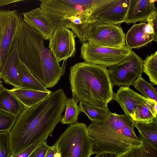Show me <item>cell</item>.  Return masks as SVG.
<instances>
[{"label": "cell", "mask_w": 157, "mask_h": 157, "mask_svg": "<svg viewBox=\"0 0 157 157\" xmlns=\"http://www.w3.org/2000/svg\"><path fill=\"white\" fill-rule=\"evenodd\" d=\"M51 146L48 145L46 141H43L28 157H44Z\"/></svg>", "instance_id": "f1b7e54d"}, {"label": "cell", "mask_w": 157, "mask_h": 157, "mask_svg": "<svg viewBox=\"0 0 157 157\" xmlns=\"http://www.w3.org/2000/svg\"><path fill=\"white\" fill-rule=\"evenodd\" d=\"M74 33L69 28H56L49 39V49L59 63H64L69 57H74L76 52L75 38Z\"/></svg>", "instance_id": "8fae6325"}, {"label": "cell", "mask_w": 157, "mask_h": 157, "mask_svg": "<svg viewBox=\"0 0 157 157\" xmlns=\"http://www.w3.org/2000/svg\"><path fill=\"white\" fill-rule=\"evenodd\" d=\"M157 0H129L124 22L129 25L137 21L147 22L157 14Z\"/></svg>", "instance_id": "4fadbf2b"}, {"label": "cell", "mask_w": 157, "mask_h": 157, "mask_svg": "<svg viewBox=\"0 0 157 157\" xmlns=\"http://www.w3.org/2000/svg\"><path fill=\"white\" fill-rule=\"evenodd\" d=\"M16 118L0 110V132H9L16 121Z\"/></svg>", "instance_id": "484cf974"}, {"label": "cell", "mask_w": 157, "mask_h": 157, "mask_svg": "<svg viewBox=\"0 0 157 157\" xmlns=\"http://www.w3.org/2000/svg\"><path fill=\"white\" fill-rule=\"evenodd\" d=\"M134 127L138 130L140 135L157 148V118L149 122L135 121Z\"/></svg>", "instance_id": "44dd1931"}, {"label": "cell", "mask_w": 157, "mask_h": 157, "mask_svg": "<svg viewBox=\"0 0 157 157\" xmlns=\"http://www.w3.org/2000/svg\"><path fill=\"white\" fill-rule=\"evenodd\" d=\"M78 102L73 98H67L65 105L64 114L61 117L60 121L62 124L71 125L77 121L81 112Z\"/></svg>", "instance_id": "603a6c76"}, {"label": "cell", "mask_w": 157, "mask_h": 157, "mask_svg": "<svg viewBox=\"0 0 157 157\" xmlns=\"http://www.w3.org/2000/svg\"><path fill=\"white\" fill-rule=\"evenodd\" d=\"M25 108L9 91L0 84V110L17 118Z\"/></svg>", "instance_id": "ac0fdd59"}, {"label": "cell", "mask_w": 157, "mask_h": 157, "mask_svg": "<svg viewBox=\"0 0 157 157\" xmlns=\"http://www.w3.org/2000/svg\"><path fill=\"white\" fill-rule=\"evenodd\" d=\"M2 83V82L0 80V84Z\"/></svg>", "instance_id": "d590c367"}, {"label": "cell", "mask_w": 157, "mask_h": 157, "mask_svg": "<svg viewBox=\"0 0 157 157\" xmlns=\"http://www.w3.org/2000/svg\"><path fill=\"white\" fill-rule=\"evenodd\" d=\"M88 42L109 47H122L126 46L125 35L120 25L95 22Z\"/></svg>", "instance_id": "30bf717a"}, {"label": "cell", "mask_w": 157, "mask_h": 157, "mask_svg": "<svg viewBox=\"0 0 157 157\" xmlns=\"http://www.w3.org/2000/svg\"><path fill=\"white\" fill-rule=\"evenodd\" d=\"M142 143L141 145L132 147L117 157H143L142 150Z\"/></svg>", "instance_id": "f546056e"}, {"label": "cell", "mask_w": 157, "mask_h": 157, "mask_svg": "<svg viewBox=\"0 0 157 157\" xmlns=\"http://www.w3.org/2000/svg\"><path fill=\"white\" fill-rule=\"evenodd\" d=\"M157 102L147 98L138 107L133 119L146 122L152 121L157 118Z\"/></svg>", "instance_id": "ffe728a7"}, {"label": "cell", "mask_w": 157, "mask_h": 157, "mask_svg": "<svg viewBox=\"0 0 157 157\" xmlns=\"http://www.w3.org/2000/svg\"><path fill=\"white\" fill-rule=\"evenodd\" d=\"M20 1L21 0H0V6Z\"/></svg>", "instance_id": "836d02e7"}, {"label": "cell", "mask_w": 157, "mask_h": 157, "mask_svg": "<svg viewBox=\"0 0 157 157\" xmlns=\"http://www.w3.org/2000/svg\"><path fill=\"white\" fill-rule=\"evenodd\" d=\"M78 106L81 112L86 114L91 121L100 122L105 121L111 112L108 107L97 106L84 102H79Z\"/></svg>", "instance_id": "7402d4cb"}, {"label": "cell", "mask_w": 157, "mask_h": 157, "mask_svg": "<svg viewBox=\"0 0 157 157\" xmlns=\"http://www.w3.org/2000/svg\"><path fill=\"white\" fill-rule=\"evenodd\" d=\"M41 143L42 142L37 143L33 144L22 150L17 155L13 157H28L31 153L38 147Z\"/></svg>", "instance_id": "4dcf8cb0"}, {"label": "cell", "mask_w": 157, "mask_h": 157, "mask_svg": "<svg viewBox=\"0 0 157 157\" xmlns=\"http://www.w3.org/2000/svg\"><path fill=\"white\" fill-rule=\"evenodd\" d=\"M58 153L55 147L53 145L50 147L44 157H56Z\"/></svg>", "instance_id": "1f68e13d"}, {"label": "cell", "mask_w": 157, "mask_h": 157, "mask_svg": "<svg viewBox=\"0 0 157 157\" xmlns=\"http://www.w3.org/2000/svg\"><path fill=\"white\" fill-rule=\"evenodd\" d=\"M22 88L44 92H49L21 61L18 70Z\"/></svg>", "instance_id": "d6986e66"}, {"label": "cell", "mask_w": 157, "mask_h": 157, "mask_svg": "<svg viewBox=\"0 0 157 157\" xmlns=\"http://www.w3.org/2000/svg\"><path fill=\"white\" fill-rule=\"evenodd\" d=\"M113 86H129L143 72L142 59L132 50L130 53L119 63L108 70Z\"/></svg>", "instance_id": "ba28073f"}, {"label": "cell", "mask_w": 157, "mask_h": 157, "mask_svg": "<svg viewBox=\"0 0 157 157\" xmlns=\"http://www.w3.org/2000/svg\"><path fill=\"white\" fill-rule=\"evenodd\" d=\"M134 124L125 114L111 112L105 121H91L87 129L92 143V154L108 153L117 156L141 145L142 141L134 129Z\"/></svg>", "instance_id": "3957f363"}, {"label": "cell", "mask_w": 157, "mask_h": 157, "mask_svg": "<svg viewBox=\"0 0 157 157\" xmlns=\"http://www.w3.org/2000/svg\"><path fill=\"white\" fill-rule=\"evenodd\" d=\"M152 21L153 26L154 32L155 35L157 37V14L155 15L152 18Z\"/></svg>", "instance_id": "d6a6232c"}, {"label": "cell", "mask_w": 157, "mask_h": 157, "mask_svg": "<svg viewBox=\"0 0 157 157\" xmlns=\"http://www.w3.org/2000/svg\"><path fill=\"white\" fill-rule=\"evenodd\" d=\"M94 157H117L116 156L108 153H102L96 155Z\"/></svg>", "instance_id": "e575fe53"}, {"label": "cell", "mask_w": 157, "mask_h": 157, "mask_svg": "<svg viewBox=\"0 0 157 157\" xmlns=\"http://www.w3.org/2000/svg\"><path fill=\"white\" fill-rule=\"evenodd\" d=\"M67 98L63 89L60 88L36 105L22 110L9 132L10 157L47 139L60 121Z\"/></svg>", "instance_id": "6da1fadb"}, {"label": "cell", "mask_w": 157, "mask_h": 157, "mask_svg": "<svg viewBox=\"0 0 157 157\" xmlns=\"http://www.w3.org/2000/svg\"><path fill=\"white\" fill-rule=\"evenodd\" d=\"M22 19L16 10H0V78Z\"/></svg>", "instance_id": "52a82bcc"}, {"label": "cell", "mask_w": 157, "mask_h": 157, "mask_svg": "<svg viewBox=\"0 0 157 157\" xmlns=\"http://www.w3.org/2000/svg\"><path fill=\"white\" fill-rule=\"evenodd\" d=\"M73 98L100 107L113 99V86L106 67L83 62L71 67L69 75Z\"/></svg>", "instance_id": "277c9868"}, {"label": "cell", "mask_w": 157, "mask_h": 157, "mask_svg": "<svg viewBox=\"0 0 157 157\" xmlns=\"http://www.w3.org/2000/svg\"><path fill=\"white\" fill-rule=\"evenodd\" d=\"M132 50L126 46L121 48H111L99 46L88 42L82 43L80 57L85 62L107 67L122 62L130 53Z\"/></svg>", "instance_id": "8992f818"}, {"label": "cell", "mask_w": 157, "mask_h": 157, "mask_svg": "<svg viewBox=\"0 0 157 157\" xmlns=\"http://www.w3.org/2000/svg\"><path fill=\"white\" fill-rule=\"evenodd\" d=\"M142 141L143 157H157V148L153 146L144 137L139 135Z\"/></svg>", "instance_id": "83f0119b"}, {"label": "cell", "mask_w": 157, "mask_h": 157, "mask_svg": "<svg viewBox=\"0 0 157 157\" xmlns=\"http://www.w3.org/2000/svg\"><path fill=\"white\" fill-rule=\"evenodd\" d=\"M23 21L43 37L49 40L56 28L46 14L40 8H37L22 13Z\"/></svg>", "instance_id": "5bb4252c"}, {"label": "cell", "mask_w": 157, "mask_h": 157, "mask_svg": "<svg viewBox=\"0 0 157 157\" xmlns=\"http://www.w3.org/2000/svg\"><path fill=\"white\" fill-rule=\"evenodd\" d=\"M20 62L17 35L13 43L1 77L6 83L12 85L15 88H22L18 73Z\"/></svg>", "instance_id": "2e32d148"}, {"label": "cell", "mask_w": 157, "mask_h": 157, "mask_svg": "<svg viewBox=\"0 0 157 157\" xmlns=\"http://www.w3.org/2000/svg\"><path fill=\"white\" fill-rule=\"evenodd\" d=\"M143 72L147 75L149 80L157 85V51L148 56L143 60Z\"/></svg>", "instance_id": "cb8c5ba5"}, {"label": "cell", "mask_w": 157, "mask_h": 157, "mask_svg": "<svg viewBox=\"0 0 157 157\" xmlns=\"http://www.w3.org/2000/svg\"><path fill=\"white\" fill-rule=\"evenodd\" d=\"M56 157H58V155H57V156Z\"/></svg>", "instance_id": "8d00e7d4"}, {"label": "cell", "mask_w": 157, "mask_h": 157, "mask_svg": "<svg viewBox=\"0 0 157 157\" xmlns=\"http://www.w3.org/2000/svg\"><path fill=\"white\" fill-rule=\"evenodd\" d=\"M25 108L31 107L46 98L52 92H46L22 88L9 90Z\"/></svg>", "instance_id": "e0dca14e"}, {"label": "cell", "mask_w": 157, "mask_h": 157, "mask_svg": "<svg viewBox=\"0 0 157 157\" xmlns=\"http://www.w3.org/2000/svg\"><path fill=\"white\" fill-rule=\"evenodd\" d=\"M21 61L47 89L53 87L65 71L52 52L44 44V39L22 19L17 33Z\"/></svg>", "instance_id": "7a4b0ae2"}, {"label": "cell", "mask_w": 157, "mask_h": 157, "mask_svg": "<svg viewBox=\"0 0 157 157\" xmlns=\"http://www.w3.org/2000/svg\"><path fill=\"white\" fill-rule=\"evenodd\" d=\"M147 98L134 91L129 86H120L113 99L120 105L125 114L132 119L138 107Z\"/></svg>", "instance_id": "9a60e30c"}, {"label": "cell", "mask_w": 157, "mask_h": 157, "mask_svg": "<svg viewBox=\"0 0 157 157\" xmlns=\"http://www.w3.org/2000/svg\"><path fill=\"white\" fill-rule=\"evenodd\" d=\"M129 0H99L90 15L94 22L120 25L124 22Z\"/></svg>", "instance_id": "9c48e42d"}, {"label": "cell", "mask_w": 157, "mask_h": 157, "mask_svg": "<svg viewBox=\"0 0 157 157\" xmlns=\"http://www.w3.org/2000/svg\"><path fill=\"white\" fill-rule=\"evenodd\" d=\"M152 18L147 23L135 24L128 30L125 35L126 46L128 48L132 50L143 47L152 41L157 42Z\"/></svg>", "instance_id": "7c38bea8"}, {"label": "cell", "mask_w": 157, "mask_h": 157, "mask_svg": "<svg viewBox=\"0 0 157 157\" xmlns=\"http://www.w3.org/2000/svg\"><path fill=\"white\" fill-rule=\"evenodd\" d=\"M132 85L147 98L157 102V93L155 89L151 83L147 82L141 76L138 77Z\"/></svg>", "instance_id": "d4e9b609"}, {"label": "cell", "mask_w": 157, "mask_h": 157, "mask_svg": "<svg viewBox=\"0 0 157 157\" xmlns=\"http://www.w3.org/2000/svg\"><path fill=\"white\" fill-rule=\"evenodd\" d=\"M85 124L70 125L54 144L58 157H90L92 143Z\"/></svg>", "instance_id": "5b68a950"}, {"label": "cell", "mask_w": 157, "mask_h": 157, "mask_svg": "<svg viewBox=\"0 0 157 157\" xmlns=\"http://www.w3.org/2000/svg\"><path fill=\"white\" fill-rule=\"evenodd\" d=\"M9 136V132H0V157H9L10 155Z\"/></svg>", "instance_id": "4316f807"}]
</instances>
